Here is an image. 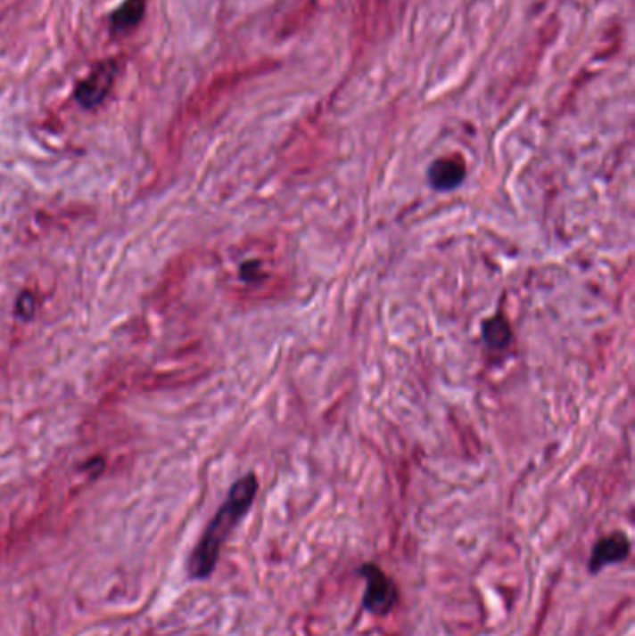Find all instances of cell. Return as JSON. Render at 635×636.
I'll use <instances>...</instances> for the list:
<instances>
[{
    "label": "cell",
    "mask_w": 635,
    "mask_h": 636,
    "mask_svg": "<svg viewBox=\"0 0 635 636\" xmlns=\"http://www.w3.org/2000/svg\"><path fill=\"white\" fill-rule=\"evenodd\" d=\"M258 493V478L256 475H246L241 480L233 484L227 493V499L220 506V510L215 514L207 525L202 540L198 542L193 557L188 560V574L193 579H207L213 574L222 545L229 538L231 530L239 525L244 514L250 510V506Z\"/></svg>",
    "instance_id": "obj_1"
},
{
    "label": "cell",
    "mask_w": 635,
    "mask_h": 636,
    "mask_svg": "<svg viewBox=\"0 0 635 636\" xmlns=\"http://www.w3.org/2000/svg\"><path fill=\"white\" fill-rule=\"evenodd\" d=\"M362 575L367 584L364 593V608L376 614V616H386L397 603L395 583L375 564H366L362 567Z\"/></svg>",
    "instance_id": "obj_2"
},
{
    "label": "cell",
    "mask_w": 635,
    "mask_h": 636,
    "mask_svg": "<svg viewBox=\"0 0 635 636\" xmlns=\"http://www.w3.org/2000/svg\"><path fill=\"white\" fill-rule=\"evenodd\" d=\"M118 75V63L114 60L103 61L97 68L90 71V75L84 78L77 86V101L84 106V109H94V106L101 104L103 99L109 95L112 84Z\"/></svg>",
    "instance_id": "obj_3"
},
{
    "label": "cell",
    "mask_w": 635,
    "mask_h": 636,
    "mask_svg": "<svg viewBox=\"0 0 635 636\" xmlns=\"http://www.w3.org/2000/svg\"><path fill=\"white\" fill-rule=\"evenodd\" d=\"M630 557V540L623 533H613L602 538L589 559V571L598 574L609 564H619Z\"/></svg>",
    "instance_id": "obj_4"
},
{
    "label": "cell",
    "mask_w": 635,
    "mask_h": 636,
    "mask_svg": "<svg viewBox=\"0 0 635 636\" xmlns=\"http://www.w3.org/2000/svg\"><path fill=\"white\" fill-rule=\"evenodd\" d=\"M466 177V167L460 159H438L433 162L429 169V181L434 190H441V192H448V190L457 188Z\"/></svg>",
    "instance_id": "obj_5"
},
{
    "label": "cell",
    "mask_w": 635,
    "mask_h": 636,
    "mask_svg": "<svg viewBox=\"0 0 635 636\" xmlns=\"http://www.w3.org/2000/svg\"><path fill=\"white\" fill-rule=\"evenodd\" d=\"M145 13L144 0H127V3L116 10L112 15V30L116 34H129L133 32Z\"/></svg>",
    "instance_id": "obj_6"
},
{
    "label": "cell",
    "mask_w": 635,
    "mask_h": 636,
    "mask_svg": "<svg viewBox=\"0 0 635 636\" xmlns=\"http://www.w3.org/2000/svg\"><path fill=\"white\" fill-rule=\"evenodd\" d=\"M509 338H511V330H509V326H507L503 318L496 316V318H492V321L484 324V341L491 347L503 348L507 343H509Z\"/></svg>",
    "instance_id": "obj_7"
},
{
    "label": "cell",
    "mask_w": 635,
    "mask_h": 636,
    "mask_svg": "<svg viewBox=\"0 0 635 636\" xmlns=\"http://www.w3.org/2000/svg\"><path fill=\"white\" fill-rule=\"evenodd\" d=\"M34 309H36V304H34V298L30 294H23L21 296V300L17 304V311L21 316H25V318H30L34 314Z\"/></svg>",
    "instance_id": "obj_8"
}]
</instances>
